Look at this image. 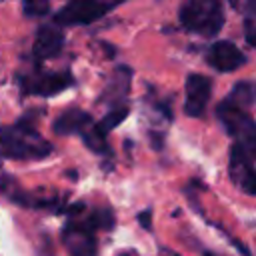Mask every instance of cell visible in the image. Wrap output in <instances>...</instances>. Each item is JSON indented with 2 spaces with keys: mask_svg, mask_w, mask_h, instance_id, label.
<instances>
[{
  "mask_svg": "<svg viewBox=\"0 0 256 256\" xmlns=\"http://www.w3.org/2000/svg\"><path fill=\"white\" fill-rule=\"evenodd\" d=\"M228 174L232 184L250 196H256V166L254 160L236 144L230 148V160H228Z\"/></svg>",
  "mask_w": 256,
  "mask_h": 256,
  "instance_id": "cell-6",
  "label": "cell"
},
{
  "mask_svg": "<svg viewBox=\"0 0 256 256\" xmlns=\"http://www.w3.org/2000/svg\"><path fill=\"white\" fill-rule=\"evenodd\" d=\"M24 12L32 14V16H38L40 12L46 14L48 12V4H44V2H28V4H24Z\"/></svg>",
  "mask_w": 256,
  "mask_h": 256,
  "instance_id": "cell-12",
  "label": "cell"
},
{
  "mask_svg": "<svg viewBox=\"0 0 256 256\" xmlns=\"http://www.w3.org/2000/svg\"><path fill=\"white\" fill-rule=\"evenodd\" d=\"M64 46V36L58 28L54 26H42L36 34V40H34V54L36 58H52L56 54H60Z\"/></svg>",
  "mask_w": 256,
  "mask_h": 256,
  "instance_id": "cell-11",
  "label": "cell"
},
{
  "mask_svg": "<svg viewBox=\"0 0 256 256\" xmlns=\"http://www.w3.org/2000/svg\"><path fill=\"white\" fill-rule=\"evenodd\" d=\"M244 36H246V42L256 48V26L254 24H246V34Z\"/></svg>",
  "mask_w": 256,
  "mask_h": 256,
  "instance_id": "cell-14",
  "label": "cell"
},
{
  "mask_svg": "<svg viewBox=\"0 0 256 256\" xmlns=\"http://www.w3.org/2000/svg\"><path fill=\"white\" fill-rule=\"evenodd\" d=\"M100 224L110 226V216L106 212H94L84 218L70 220L64 228V244L72 256H94L96 254V236L94 228Z\"/></svg>",
  "mask_w": 256,
  "mask_h": 256,
  "instance_id": "cell-4",
  "label": "cell"
},
{
  "mask_svg": "<svg viewBox=\"0 0 256 256\" xmlns=\"http://www.w3.org/2000/svg\"><path fill=\"white\" fill-rule=\"evenodd\" d=\"M180 24L200 36H216L224 26V8L216 0H190L178 10Z\"/></svg>",
  "mask_w": 256,
  "mask_h": 256,
  "instance_id": "cell-3",
  "label": "cell"
},
{
  "mask_svg": "<svg viewBox=\"0 0 256 256\" xmlns=\"http://www.w3.org/2000/svg\"><path fill=\"white\" fill-rule=\"evenodd\" d=\"M120 256H136V254H134V252H122Z\"/></svg>",
  "mask_w": 256,
  "mask_h": 256,
  "instance_id": "cell-15",
  "label": "cell"
},
{
  "mask_svg": "<svg viewBox=\"0 0 256 256\" xmlns=\"http://www.w3.org/2000/svg\"><path fill=\"white\" fill-rule=\"evenodd\" d=\"M112 8H114V4H106V2H70L58 10L56 22L64 24V26L90 24V22L102 18Z\"/></svg>",
  "mask_w": 256,
  "mask_h": 256,
  "instance_id": "cell-7",
  "label": "cell"
},
{
  "mask_svg": "<svg viewBox=\"0 0 256 256\" xmlns=\"http://www.w3.org/2000/svg\"><path fill=\"white\" fill-rule=\"evenodd\" d=\"M234 8H238L244 16H256V2H234Z\"/></svg>",
  "mask_w": 256,
  "mask_h": 256,
  "instance_id": "cell-13",
  "label": "cell"
},
{
  "mask_svg": "<svg viewBox=\"0 0 256 256\" xmlns=\"http://www.w3.org/2000/svg\"><path fill=\"white\" fill-rule=\"evenodd\" d=\"M72 84V78L70 74H52V72H30L28 76L22 78V86L26 92H32V94H44V96H50V94H56L60 90H64L66 86Z\"/></svg>",
  "mask_w": 256,
  "mask_h": 256,
  "instance_id": "cell-10",
  "label": "cell"
},
{
  "mask_svg": "<svg viewBox=\"0 0 256 256\" xmlns=\"http://www.w3.org/2000/svg\"><path fill=\"white\" fill-rule=\"evenodd\" d=\"M254 104L256 84L250 80H242L216 108V116L226 132L234 138V144L240 146L252 160H256V120L250 114V108Z\"/></svg>",
  "mask_w": 256,
  "mask_h": 256,
  "instance_id": "cell-1",
  "label": "cell"
},
{
  "mask_svg": "<svg viewBox=\"0 0 256 256\" xmlns=\"http://www.w3.org/2000/svg\"><path fill=\"white\" fill-rule=\"evenodd\" d=\"M0 152L16 160L44 158L52 152V146L30 124H16L0 128Z\"/></svg>",
  "mask_w": 256,
  "mask_h": 256,
  "instance_id": "cell-2",
  "label": "cell"
},
{
  "mask_svg": "<svg viewBox=\"0 0 256 256\" xmlns=\"http://www.w3.org/2000/svg\"><path fill=\"white\" fill-rule=\"evenodd\" d=\"M212 96V80L204 74H190L186 80V102L184 112L192 118L204 114Z\"/></svg>",
  "mask_w": 256,
  "mask_h": 256,
  "instance_id": "cell-9",
  "label": "cell"
},
{
  "mask_svg": "<svg viewBox=\"0 0 256 256\" xmlns=\"http://www.w3.org/2000/svg\"><path fill=\"white\" fill-rule=\"evenodd\" d=\"M206 62L218 72H234L246 64V54L234 42L218 40L208 48Z\"/></svg>",
  "mask_w": 256,
  "mask_h": 256,
  "instance_id": "cell-8",
  "label": "cell"
},
{
  "mask_svg": "<svg viewBox=\"0 0 256 256\" xmlns=\"http://www.w3.org/2000/svg\"><path fill=\"white\" fill-rule=\"evenodd\" d=\"M56 132L60 134H78L94 152H108L106 146V130L100 128L86 112L68 110L56 120Z\"/></svg>",
  "mask_w": 256,
  "mask_h": 256,
  "instance_id": "cell-5",
  "label": "cell"
}]
</instances>
